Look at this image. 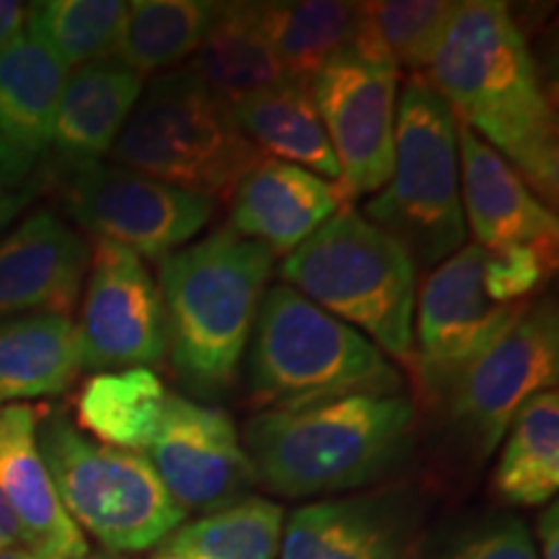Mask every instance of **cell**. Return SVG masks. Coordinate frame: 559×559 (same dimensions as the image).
Wrapping results in <instances>:
<instances>
[{
  "label": "cell",
  "instance_id": "6da1fadb",
  "mask_svg": "<svg viewBox=\"0 0 559 559\" xmlns=\"http://www.w3.org/2000/svg\"><path fill=\"white\" fill-rule=\"evenodd\" d=\"M423 81L456 122L498 151L539 200L555 205L557 115L528 41L506 3H456Z\"/></svg>",
  "mask_w": 559,
  "mask_h": 559
},
{
  "label": "cell",
  "instance_id": "7a4b0ae2",
  "mask_svg": "<svg viewBox=\"0 0 559 559\" xmlns=\"http://www.w3.org/2000/svg\"><path fill=\"white\" fill-rule=\"evenodd\" d=\"M275 257L228 226L158 262L174 373L200 396L234 386Z\"/></svg>",
  "mask_w": 559,
  "mask_h": 559
},
{
  "label": "cell",
  "instance_id": "3957f363",
  "mask_svg": "<svg viewBox=\"0 0 559 559\" xmlns=\"http://www.w3.org/2000/svg\"><path fill=\"white\" fill-rule=\"evenodd\" d=\"M415 404L404 394H360L300 409H267L243 425L257 481L285 498L370 485L404 456Z\"/></svg>",
  "mask_w": 559,
  "mask_h": 559
},
{
  "label": "cell",
  "instance_id": "277c9868",
  "mask_svg": "<svg viewBox=\"0 0 559 559\" xmlns=\"http://www.w3.org/2000/svg\"><path fill=\"white\" fill-rule=\"evenodd\" d=\"M249 394L257 407L300 409L360 394H402V373L345 321L272 285L249 340Z\"/></svg>",
  "mask_w": 559,
  "mask_h": 559
},
{
  "label": "cell",
  "instance_id": "5b68a950",
  "mask_svg": "<svg viewBox=\"0 0 559 559\" xmlns=\"http://www.w3.org/2000/svg\"><path fill=\"white\" fill-rule=\"evenodd\" d=\"M280 277L321 311L366 332L381 353L412 362L417 270L360 210L340 207L280 262Z\"/></svg>",
  "mask_w": 559,
  "mask_h": 559
},
{
  "label": "cell",
  "instance_id": "8992f818",
  "mask_svg": "<svg viewBox=\"0 0 559 559\" xmlns=\"http://www.w3.org/2000/svg\"><path fill=\"white\" fill-rule=\"evenodd\" d=\"M360 215L400 243L415 270L438 267L464 247L456 117L423 75L400 91L394 169Z\"/></svg>",
  "mask_w": 559,
  "mask_h": 559
},
{
  "label": "cell",
  "instance_id": "52a82bcc",
  "mask_svg": "<svg viewBox=\"0 0 559 559\" xmlns=\"http://www.w3.org/2000/svg\"><path fill=\"white\" fill-rule=\"evenodd\" d=\"M109 156L117 166L213 202L230 198L264 158L226 104L185 68L158 75L140 94Z\"/></svg>",
  "mask_w": 559,
  "mask_h": 559
},
{
  "label": "cell",
  "instance_id": "ba28073f",
  "mask_svg": "<svg viewBox=\"0 0 559 559\" xmlns=\"http://www.w3.org/2000/svg\"><path fill=\"white\" fill-rule=\"evenodd\" d=\"M37 445L75 526L109 551H145L171 536L187 513L145 453L109 449L62 412H39Z\"/></svg>",
  "mask_w": 559,
  "mask_h": 559
},
{
  "label": "cell",
  "instance_id": "9c48e42d",
  "mask_svg": "<svg viewBox=\"0 0 559 559\" xmlns=\"http://www.w3.org/2000/svg\"><path fill=\"white\" fill-rule=\"evenodd\" d=\"M559 381V321L555 304L526 309L479 358L440 386L451 425L477 459L492 456L523 404Z\"/></svg>",
  "mask_w": 559,
  "mask_h": 559
},
{
  "label": "cell",
  "instance_id": "30bf717a",
  "mask_svg": "<svg viewBox=\"0 0 559 559\" xmlns=\"http://www.w3.org/2000/svg\"><path fill=\"white\" fill-rule=\"evenodd\" d=\"M60 185L81 228L151 262L187 247L215 213L213 200L107 160L60 166Z\"/></svg>",
  "mask_w": 559,
  "mask_h": 559
},
{
  "label": "cell",
  "instance_id": "8fae6325",
  "mask_svg": "<svg viewBox=\"0 0 559 559\" xmlns=\"http://www.w3.org/2000/svg\"><path fill=\"white\" fill-rule=\"evenodd\" d=\"M81 370L158 366L169 353L166 311L145 260L115 241L91 247L81 317L75 324Z\"/></svg>",
  "mask_w": 559,
  "mask_h": 559
},
{
  "label": "cell",
  "instance_id": "7c38bea8",
  "mask_svg": "<svg viewBox=\"0 0 559 559\" xmlns=\"http://www.w3.org/2000/svg\"><path fill=\"white\" fill-rule=\"evenodd\" d=\"M347 202L376 194L394 169L400 70L342 47L311 81Z\"/></svg>",
  "mask_w": 559,
  "mask_h": 559
},
{
  "label": "cell",
  "instance_id": "4fadbf2b",
  "mask_svg": "<svg viewBox=\"0 0 559 559\" xmlns=\"http://www.w3.org/2000/svg\"><path fill=\"white\" fill-rule=\"evenodd\" d=\"M481 270L485 251L477 243H464L456 254L432 267L415 298L417 319L412 332L417 353L412 355V366L428 396L479 358L528 309V304L498 306L489 300Z\"/></svg>",
  "mask_w": 559,
  "mask_h": 559
},
{
  "label": "cell",
  "instance_id": "5bb4252c",
  "mask_svg": "<svg viewBox=\"0 0 559 559\" xmlns=\"http://www.w3.org/2000/svg\"><path fill=\"white\" fill-rule=\"evenodd\" d=\"M145 456L185 513L200 510L207 515L236 506L260 485L228 412L179 394H171Z\"/></svg>",
  "mask_w": 559,
  "mask_h": 559
},
{
  "label": "cell",
  "instance_id": "9a60e30c",
  "mask_svg": "<svg viewBox=\"0 0 559 559\" xmlns=\"http://www.w3.org/2000/svg\"><path fill=\"white\" fill-rule=\"evenodd\" d=\"M461 210L481 251L534 247L557 257L559 223L498 151L456 122Z\"/></svg>",
  "mask_w": 559,
  "mask_h": 559
},
{
  "label": "cell",
  "instance_id": "2e32d148",
  "mask_svg": "<svg viewBox=\"0 0 559 559\" xmlns=\"http://www.w3.org/2000/svg\"><path fill=\"white\" fill-rule=\"evenodd\" d=\"M91 249L52 210H37L0 239V321L62 313L79 304Z\"/></svg>",
  "mask_w": 559,
  "mask_h": 559
},
{
  "label": "cell",
  "instance_id": "e0dca14e",
  "mask_svg": "<svg viewBox=\"0 0 559 559\" xmlns=\"http://www.w3.org/2000/svg\"><path fill=\"white\" fill-rule=\"evenodd\" d=\"M345 205V192L334 181L262 158L230 194L228 228L262 243L272 257H288Z\"/></svg>",
  "mask_w": 559,
  "mask_h": 559
},
{
  "label": "cell",
  "instance_id": "ac0fdd59",
  "mask_svg": "<svg viewBox=\"0 0 559 559\" xmlns=\"http://www.w3.org/2000/svg\"><path fill=\"white\" fill-rule=\"evenodd\" d=\"M37 407L0 412V492L16 515L24 547L41 559H86L88 542L62 508L37 445Z\"/></svg>",
  "mask_w": 559,
  "mask_h": 559
},
{
  "label": "cell",
  "instance_id": "d6986e66",
  "mask_svg": "<svg viewBox=\"0 0 559 559\" xmlns=\"http://www.w3.org/2000/svg\"><path fill=\"white\" fill-rule=\"evenodd\" d=\"M404 510L383 498L321 500L283 526L280 559H412Z\"/></svg>",
  "mask_w": 559,
  "mask_h": 559
},
{
  "label": "cell",
  "instance_id": "ffe728a7",
  "mask_svg": "<svg viewBox=\"0 0 559 559\" xmlns=\"http://www.w3.org/2000/svg\"><path fill=\"white\" fill-rule=\"evenodd\" d=\"M143 94V75L120 60H96L75 68L62 86L55 111L52 143L60 166L104 160Z\"/></svg>",
  "mask_w": 559,
  "mask_h": 559
},
{
  "label": "cell",
  "instance_id": "44dd1931",
  "mask_svg": "<svg viewBox=\"0 0 559 559\" xmlns=\"http://www.w3.org/2000/svg\"><path fill=\"white\" fill-rule=\"evenodd\" d=\"M230 117L257 151L340 181V166L321 122L311 83L283 79L230 107Z\"/></svg>",
  "mask_w": 559,
  "mask_h": 559
},
{
  "label": "cell",
  "instance_id": "7402d4cb",
  "mask_svg": "<svg viewBox=\"0 0 559 559\" xmlns=\"http://www.w3.org/2000/svg\"><path fill=\"white\" fill-rule=\"evenodd\" d=\"M68 75L66 62L29 29L0 50V138L26 156H45Z\"/></svg>",
  "mask_w": 559,
  "mask_h": 559
},
{
  "label": "cell",
  "instance_id": "603a6c76",
  "mask_svg": "<svg viewBox=\"0 0 559 559\" xmlns=\"http://www.w3.org/2000/svg\"><path fill=\"white\" fill-rule=\"evenodd\" d=\"M171 391L151 368L94 373L75 400V428L109 449L148 453Z\"/></svg>",
  "mask_w": 559,
  "mask_h": 559
},
{
  "label": "cell",
  "instance_id": "cb8c5ba5",
  "mask_svg": "<svg viewBox=\"0 0 559 559\" xmlns=\"http://www.w3.org/2000/svg\"><path fill=\"white\" fill-rule=\"evenodd\" d=\"M81 373L75 324L62 313L0 321V402L58 396Z\"/></svg>",
  "mask_w": 559,
  "mask_h": 559
},
{
  "label": "cell",
  "instance_id": "d4e9b609",
  "mask_svg": "<svg viewBox=\"0 0 559 559\" xmlns=\"http://www.w3.org/2000/svg\"><path fill=\"white\" fill-rule=\"evenodd\" d=\"M185 70L228 109L285 79L262 32L257 3H221Z\"/></svg>",
  "mask_w": 559,
  "mask_h": 559
},
{
  "label": "cell",
  "instance_id": "484cf974",
  "mask_svg": "<svg viewBox=\"0 0 559 559\" xmlns=\"http://www.w3.org/2000/svg\"><path fill=\"white\" fill-rule=\"evenodd\" d=\"M506 436L492 474L495 495L508 506H547L559 489L557 389L536 394L523 404Z\"/></svg>",
  "mask_w": 559,
  "mask_h": 559
},
{
  "label": "cell",
  "instance_id": "4316f807",
  "mask_svg": "<svg viewBox=\"0 0 559 559\" xmlns=\"http://www.w3.org/2000/svg\"><path fill=\"white\" fill-rule=\"evenodd\" d=\"M257 13L285 79L311 83L326 60L353 39L358 3H340V0L257 3Z\"/></svg>",
  "mask_w": 559,
  "mask_h": 559
},
{
  "label": "cell",
  "instance_id": "83f0119b",
  "mask_svg": "<svg viewBox=\"0 0 559 559\" xmlns=\"http://www.w3.org/2000/svg\"><path fill=\"white\" fill-rule=\"evenodd\" d=\"M207 0H135L128 3L115 60L138 75L174 68L198 52L218 16Z\"/></svg>",
  "mask_w": 559,
  "mask_h": 559
},
{
  "label": "cell",
  "instance_id": "f1b7e54d",
  "mask_svg": "<svg viewBox=\"0 0 559 559\" xmlns=\"http://www.w3.org/2000/svg\"><path fill=\"white\" fill-rule=\"evenodd\" d=\"M456 11L451 0H376L358 3L349 47L383 66L423 70L430 66L440 37Z\"/></svg>",
  "mask_w": 559,
  "mask_h": 559
},
{
  "label": "cell",
  "instance_id": "f546056e",
  "mask_svg": "<svg viewBox=\"0 0 559 559\" xmlns=\"http://www.w3.org/2000/svg\"><path fill=\"white\" fill-rule=\"evenodd\" d=\"M283 508L264 498L236 502L174 531L166 551L179 559H277Z\"/></svg>",
  "mask_w": 559,
  "mask_h": 559
},
{
  "label": "cell",
  "instance_id": "4dcf8cb0",
  "mask_svg": "<svg viewBox=\"0 0 559 559\" xmlns=\"http://www.w3.org/2000/svg\"><path fill=\"white\" fill-rule=\"evenodd\" d=\"M124 11L120 0H47L29 5L26 29L75 70L115 58Z\"/></svg>",
  "mask_w": 559,
  "mask_h": 559
},
{
  "label": "cell",
  "instance_id": "1f68e13d",
  "mask_svg": "<svg viewBox=\"0 0 559 559\" xmlns=\"http://www.w3.org/2000/svg\"><path fill=\"white\" fill-rule=\"evenodd\" d=\"M557 257L534 247H510L502 251H485V290L498 306H526V300L539 293L551 272Z\"/></svg>",
  "mask_w": 559,
  "mask_h": 559
},
{
  "label": "cell",
  "instance_id": "d6a6232c",
  "mask_svg": "<svg viewBox=\"0 0 559 559\" xmlns=\"http://www.w3.org/2000/svg\"><path fill=\"white\" fill-rule=\"evenodd\" d=\"M449 559H539L526 523L500 519L461 539Z\"/></svg>",
  "mask_w": 559,
  "mask_h": 559
},
{
  "label": "cell",
  "instance_id": "836d02e7",
  "mask_svg": "<svg viewBox=\"0 0 559 559\" xmlns=\"http://www.w3.org/2000/svg\"><path fill=\"white\" fill-rule=\"evenodd\" d=\"M34 166H37V158L26 156L16 145L0 138V194L16 192L34 181Z\"/></svg>",
  "mask_w": 559,
  "mask_h": 559
},
{
  "label": "cell",
  "instance_id": "e575fe53",
  "mask_svg": "<svg viewBox=\"0 0 559 559\" xmlns=\"http://www.w3.org/2000/svg\"><path fill=\"white\" fill-rule=\"evenodd\" d=\"M29 19V5L16 3V0H0V50L16 41L26 29Z\"/></svg>",
  "mask_w": 559,
  "mask_h": 559
},
{
  "label": "cell",
  "instance_id": "d590c367",
  "mask_svg": "<svg viewBox=\"0 0 559 559\" xmlns=\"http://www.w3.org/2000/svg\"><path fill=\"white\" fill-rule=\"evenodd\" d=\"M39 190L41 187L37 185V181H29V185L21 187V190H16V192L0 194V234H3V230L9 228L11 223L32 205L34 198L39 194Z\"/></svg>",
  "mask_w": 559,
  "mask_h": 559
},
{
  "label": "cell",
  "instance_id": "8d00e7d4",
  "mask_svg": "<svg viewBox=\"0 0 559 559\" xmlns=\"http://www.w3.org/2000/svg\"><path fill=\"white\" fill-rule=\"evenodd\" d=\"M536 531H539L542 559H559V508H557V502H551V506L539 515Z\"/></svg>",
  "mask_w": 559,
  "mask_h": 559
},
{
  "label": "cell",
  "instance_id": "74e56055",
  "mask_svg": "<svg viewBox=\"0 0 559 559\" xmlns=\"http://www.w3.org/2000/svg\"><path fill=\"white\" fill-rule=\"evenodd\" d=\"M9 547H24V534H21V526L13 515L9 500L0 492V549Z\"/></svg>",
  "mask_w": 559,
  "mask_h": 559
},
{
  "label": "cell",
  "instance_id": "f35d334b",
  "mask_svg": "<svg viewBox=\"0 0 559 559\" xmlns=\"http://www.w3.org/2000/svg\"><path fill=\"white\" fill-rule=\"evenodd\" d=\"M0 559H41V557H37L26 547H9V549H0Z\"/></svg>",
  "mask_w": 559,
  "mask_h": 559
},
{
  "label": "cell",
  "instance_id": "ab89813d",
  "mask_svg": "<svg viewBox=\"0 0 559 559\" xmlns=\"http://www.w3.org/2000/svg\"><path fill=\"white\" fill-rule=\"evenodd\" d=\"M153 559H179V557H174V555H169V551H164V555H158V557H153Z\"/></svg>",
  "mask_w": 559,
  "mask_h": 559
},
{
  "label": "cell",
  "instance_id": "60d3db41",
  "mask_svg": "<svg viewBox=\"0 0 559 559\" xmlns=\"http://www.w3.org/2000/svg\"><path fill=\"white\" fill-rule=\"evenodd\" d=\"M91 559H111V557H107V555H96V557H91Z\"/></svg>",
  "mask_w": 559,
  "mask_h": 559
},
{
  "label": "cell",
  "instance_id": "b9f144b4",
  "mask_svg": "<svg viewBox=\"0 0 559 559\" xmlns=\"http://www.w3.org/2000/svg\"><path fill=\"white\" fill-rule=\"evenodd\" d=\"M0 412H3V407H0Z\"/></svg>",
  "mask_w": 559,
  "mask_h": 559
}]
</instances>
